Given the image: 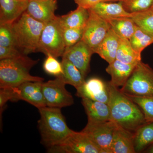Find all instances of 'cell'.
Here are the masks:
<instances>
[{
  "instance_id": "6da1fadb",
  "label": "cell",
  "mask_w": 153,
  "mask_h": 153,
  "mask_svg": "<svg viewBox=\"0 0 153 153\" xmlns=\"http://www.w3.org/2000/svg\"><path fill=\"white\" fill-rule=\"evenodd\" d=\"M109 93L108 105L111 120L117 126L134 133L146 123L144 115L140 108L118 88L107 82Z\"/></svg>"
},
{
  "instance_id": "7a4b0ae2",
  "label": "cell",
  "mask_w": 153,
  "mask_h": 153,
  "mask_svg": "<svg viewBox=\"0 0 153 153\" xmlns=\"http://www.w3.org/2000/svg\"><path fill=\"white\" fill-rule=\"evenodd\" d=\"M38 110L41 142L48 149L60 144L73 132L67 125L61 108L47 106Z\"/></svg>"
},
{
  "instance_id": "3957f363",
  "label": "cell",
  "mask_w": 153,
  "mask_h": 153,
  "mask_svg": "<svg viewBox=\"0 0 153 153\" xmlns=\"http://www.w3.org/2000/svg\"><path fill=\"white\" fill-rule=\"evenodd\" d=\"M39 60H33L27 55L1 60L0 88L16 87L30 81L43 82L44 78L30 74L31 68Z\"/></svg>"
},
{
  "instance_id": "277c9868",
  "label": "cell",
  "mask_w": 153,
  "mask_h": 153,
  "mask_svg": "<svg viewBox=\"0 0 153 153\" xmlns=\"http://www.w3.org/2000/svg\"><path fill=\"white\" fill-rule=\"evenodd\" d=\"M45 24L37 21L25 12L11 24L17 49L25 55L37 52Z\"/></svg>"
},
{
  "instance_id": "5b68a950",
  "label": "cell",
  "mask_w": 153,
  "mask_h": 153,
  "mask_svg": "<svg viewBox=\"0 0 153 153\" xmlns=\"http://www.w3.org/2000/svg\"><path fill=\"white\" fill-rule=\"evenodd\" d=\"M120 90L129 96L153 97V68L148 64L140 61Z\"/></svg>"
},
{
  "instance_id": "8992f818",
  "label": "cell",
  "mask_w": 153,
  "mask_h": 153,
  "mask_svg": "<svg viewBox=\"0 0 153 153\" xmlns=\"http://www.w3.org/2000/svg\"><path fill=\"white\" fill-rule=\"evenodd\" d=\"M66 49L63 28L59 16L45 24L40 38L37 52L56 58L62 57Z\"/></svg>"
},
{
  "instance_id": "52a82bcc",
  "label": "cell",
  "mask_w": 153,
  "mask_h": 153,
  "mask_svg": "<svg viewBox=\"0 0 153 153\" xmlns=\"http://www.w3.org/2000/svg\"><path fill=\"white\" fill-rule=\"evenodd\" d=\"M66 85L62 75L42 82V91L47 106L61 108L74 104V98L66 90Z\"/></svg>"
},
{
  "instance_id": "ba28073f",
  "label": "cell",
  "mask_w": 153,
  "mask_h": 153,
  "mask_svg": "<svg viewBox=\"0 0 153 153\" xmlns=\"http://www.w3.org/2000/svg\"><path fill=\"white\" fill-rule=\"evenodd\" d=\"M47 151L57 153H102L86 134L74 131L63 142L49 148Z\"/></svg>"
},
{
  "instance_id": "9c48e42d",
  "label": "cell",
  "mask_w": 153,
  "mask_h": 153,
  "mask_svg": "<svg viewBox=\"0 0 153 153\" xmlns=\"http://www.w3.org/2000/svg\"><path fill=\"white\" fill-rule=\"evenodd\" d=\"M117 125L111 120L102 122L88 121L81 131L88 136L101 150L102 153H111L114 134Z\"/></svg>"
},
{
  "instance_id": "30bf717a",
  "label": "cell",
  "mask_w": 153,
  "mask_h": 153,
  "mask_svg": "<svg viewBox=\"0 0 153 153\" xmlns=\"http://www.w3.org/2000/svg\"><path fill=\"white\" fill-rule=\"evenodd\" d=\"M89 16L83 30L82 40L94 51L106 36L111 27L108 22L88 10Z\"/></svg>"
},
{
  "instance_id": "8fae6325",
  "label": "cell",
  "mask_w": 153,
  "mask_h": 153,
  "mask_svg": "<svg viewBox=\"0 0 153 153\" xmlns=\"http://www.w3.org/2000/svg\"><path fill=\"white\" fill-rule=\"evenodd\" d=\"M93 54L91 48L81 40L74 46L66 49L62 57L74 64L85 78L90 70L91 59Z\"/></svg>"
},
{
  "instance_id": "7c38bea8",
  "label": "cell",
  "mask_w": 153,
  "mask_h": 153,
  "mask_svg": "<svg viewBox=\"0 0 153 153\" xmlns=\"http://www.w3.org/2000/svg\"><path fill=\"white\" fill-rule=\"evenodd\" d=\"M43 82L30 81L14 87V102L23 100L37 108L47 106L42 89Z\"/></svg>"
},
{
  "instance_id": "4fadbf2b",
  "label": "cell",
  "mask_w": 153,
  "mask_h": 153,
  "mask_svg": "<svg viewBox=\"0 0 153 153\" xmlns=\"http://www.w3.org/2000/svg\"><path fill=\"white\" fill-rule=\"evenodd\" d=\"M76 95L81 98L88 99L108 104L109 93L107 82L98 78H90L76 89Z\"/></svg>"
},
{
  "instance_id": "5bb4252c",
  "label": "cell",
  "mask_w": 153,
  "mask_h": 153,
  "mask_svg": "<svg viewBox=\"0 0 153 153\" xmlns=\"http://www.w3.org/2000/svg\"><path fill=\"white\" fill-rule=\"evenodd\" d=\"M57 0H30L26 12L33 19L46 24L57 17Z\"/></svg>"
},
{
  "instance_id": "9a60e30c",
  "label": "cell",
  "mask_w": 153,
  "mask_h": 153,
  "mask_svg": "<svg viewBox=\"0 0 153 153\" xmlns=\"http://www.w3.org/2000/svg\"><path fill=\"white\" fill-rule=\"evenodd\" d=\"M30 0H0V24H12L27 10Z\"/></svg>"
},
{
  "instance_id": "2e32d148",
  "label": "cell",
  "mask_w": 153,
  "mask_h": 153,
  "mask_svg": "<svg viewBox=\"0 0 153 153\" xmlns=\"http://www.w3.org/2000/svg\"><path fill=\"white\" fill-rule=\"evenodd\" d=\"M82 103L87 114L88 121L102 122L111 120L110 110L108 103L82 98Z\"/></svg>"
},
{
  "instance_id": "e0dca14e",
  "label": "cell",
  "mask_w": 153,
  "mask_h": 153,
  "mask_svg": "<svg viewBox=\"0 0 153 153\" xmlns=\"http://www.w3.org/2000/svg\"><path fill=\"white\" fill-rule=\"evenodd\" d=\"M136 65L126 64L116 59L108 64L105 69L111 77L109 82L115 87H123L129 78Z\"/></svg>"
},
{
  "instance_id": "ac0fdd59",
  "label": "cell",
  "mask_w": 153,
  "mask_h": 153,
  "mask_svg": "<svg viewBox=\"0 0 153 153\" xmlns=\"http://www.w3.org/2000/svg\"><path fill=\"white\" fill-rule=\"evenodd\" d=\"M134 139V133L117 126L111 144V153H136Z\"/></svg>"
},
{
  "instance_id": "d6986e66",
  "label": "cell",
  "mask_w": 153,
  "mask_h": 153,
  "mask_svg": "<svg viewBox=\"0 0 153 153\" xmlns=\"http://www.w3.org/2000/svg\"><path fill=\"white\" fill-rule=\"evenodd\" d=\"M120 38L111 29L108 30L105 38L94 51L108 64L116 59Z\"/></svg>"
},
{
  "instance_id": "ffe728a7",
  "label": "cell",
  "mask_w": 153,
  "mask_h": 153,
  "mask_svg": "<svg viewBox=\"0 0 153 153\" xmlns=\"http://www.w3.org/2000/svg\"><path fill=\"white\" fill-rule=\"evenodd\" d=\"M104 19L117 17H130L132 13H128L124 8L122 2L108 3L102 1L89 9Z\"/></svg>"
},
{
  "instance_id": "44dd1931",
  "label": "cell",
  "mask_w": 153,
  "mask_h": 153,
  "mask_svg": "<svg viewBox=\"0 0 153 153\" xmlns=\"http://www.w3.org/2000/svg\"><path fill=\"white\" fill-rule=\"evenodd\" d=\"M89 16L88 10L77 6L75 10L59 18L63 28L81 29L85 27Z\"/></svg>"
},
{
  "instance_id": "7402d4cb",
  "label": "cell",
  "mask_w": 153,
  "mask_h": 153,
  "mask_svg": "<svg viewBox=\"0 0 153 153\" xmlns=\"http://www.w3.org/2000/svg\"><path fill=\"white\" fill-rule=\"evenodd\" d=\"M105 20L120 38L129 40L135 31L136 25L130 17H117Z\"/></svg>"
},
{
  "instance_id": "603a6c76",
  "label": "cell",
  "mask_w": 153,
  "mask_h": 153,
  "mask_svg": "<svg viewBox=\"0 0 153 153\" xmlns=\"http://www.w3.org/2000/svg\"><path fill=\"white\" fill-rule=\"evenodd\" d=\"M134 147L136 153L144 151L153 144V122L146 123L134 133Z\"/></svg>"
},
{
  "instance_id": "cb8c5ba5",
  "label": "cell",
  "mask_w": 153,
  "mask_h": 153,
  "mask_svg": "<svg viewBox=\"0 0 153 153\" xmlns=\"http://www.w3.org/2000/svg\"><path fill=\"white\" fill-rule=\"evenodd\" d=\"M61 63L63 68L62 76L66 84L72 85L76 89L84 83L85 77L74 64L64 57H62Z\"/></svg>"
},
{
  "instance_id": "d4e9b609",
  "label": "cell",
  "mask_w": 153,
  "mask_h": 153,
  "mask_svg": "<svg viewBox=\"0 0 153 153\" xmlns=\"http://www.w3.org/2000/svg\"><path fill=\"white\" fill-rule=\"evenodd\" d=\"M116 59L123 63L135 65L142 61L141 55L134 50L129 40L120 38Z\"/></svg>"
},
{
  "instance_id": "484cf974",
  "label": "cell",
  "mask_w": 153,
  "mask_h": 153,
  "mask_svg": "<svg viewBox=\"0 0 153 153\" xmlns=\"http://www.w3.org/2000/svg\"><path fill=\"white\" fill-rule=\"evenodd\" d=\"M129 41L134 50L141 55L144 49L153 44V35L136 25L135 31Z\"/></svg>"
},
{
  "instance_id": "4316f807",
  "label": "cell",
  "mask_w": 153,
  "mask_h": 153,
  "mask_svg": "<svg viewBox=\"0 0 153 153\" xmlns=\"http://www.w3.org/2000/svg\"><path fill=\"white\" fill-rule=\"evenodd\" d=\"M132 13L131 18L135 24L153 35V9Z\"/></svg>"
},
{
  "instance_id": "83f0119b",
  "label": "cell",
  "mask_w": 153,
  "mask_h": 153,
  "mask_svg": "<svg viewBox=\"0 0 153 153\" xmlns=\"http://www.w3.org/2000/svg\"><path fill=\"white\" fill-rule=\"evenodd\" d=\"M128 96L141 109L146 122H153V97Z\"/></svg>"
},
{
  "instance_id": "f1b7e54d",
  "label": "cell",
  "mask_w": 153,
  "mask_h": 153,
  "mask_svg": "<svg viewBox=\"0 0 153 153\" xmlns=\"http://www.w3.org/2000/svg\"><path fill=\"white\" fill-rule=\"evenodd\" d=\"M122 3L127 12L135 13L151 8L153 4V0H125Z\"/></svg>"
},
{
  "instance_id": "f546056e",
  "label": "cell",
  "mask_w": 153,
  "mask_h": 153,
  "mask_svg": "<svg viewBox=\"0 0 153 153\" xmlns=\"http://www.w3.org/2000/svg\"><path fill=\"white\" fill-rule=\"evenodd\" d=\"M84 28H63V39L66 49L77 44L82 39Z\"/></svg>"
},
{
  "instance_id": "4dcf8cb0",
  "label": "cell",
  "mask_w": 153,
  "mask_h": 153,
  "mask_svg": "<svg viewBox=\"0 0 153 153\" xmlns=\"http://www.w3.org/2000/svg\"><path fill=\"white\" fill-rule=\"evenodd\" d=\"M43 69L47 74L58 76L63 74V68L61 63L57 58L52 55L46 56V58L43 63Z\"/></svg>"
},
{
  "instance_id": "1f68e13d",
  "label": "cell",
  "mask_w": 153,
  "mask_h": 153,
  "mask_svg": "<svg viewBox=\"0 0 153 153\" xmlns=\"http://www.w3.org/2000/svg\"><path fill=\"white\" fill-rule=\"evenodd\" d=\"M11 24L8 23L0 24V46L1 47L16 48L11 29Z\"/></svg>"
},
{
  "instance_id": "d6a6232c",
  "label": "cell",
  "mask_w": 153,
  "mask_h": 153,
  "mask_svg": "<svg viewBox=\"0 0 153 153\" xmlns=\"http://www.w3.org/2000/svg\"><path fill=\"white\" fill-rule=\"evenodd\" d=\"M15 98V93L13 88H1L0 90V117L1 120V115L4 109L5 105L10 100L13 101Z\"/></svg>"
},
{
  "instance_id": "836d02e7",
  "label": "cell",
  "mask_w": 153,
  "mask_h": 153,
  "mask_svg": "<svg viewBox=\"0 0 153 153\" xmlns=\"http://www.w3.org/2000/svg\"><path fill=\"white\" fill-rule=\"evenodd\" d=\"M25 55L16 47L0 46V60L15 58Z\"/></svg>"
},
{
  "instance_id": "e575fe53",
  "label": "cell",
  "mask_w": 153,
  "mask_h": 153,
  "mask_svg": "<svg viewBox=\"0 0 153 153\" xmlns=\"http://www.w3.org/2000/svg\"><path fill=\"white\" fill-rule=\"evenodd\" d=\"M77 6L82 7L84 8L89 10L92 8L96 5L104 0H74Z\"/></svg>"
},
{
  "instance_id": "d590c367",
  "label": "cell",
  "mask_w": 153,
  "mask_h": 153,
  "mask_svg": "<svg viewBox=\"0 0 153 153\" xmlns=\"http://www.w3.org/2000/svg\"><path fill=\"white\" fill-rule=\"evenodd\" d=\"M146 152L149 153H153V144L150 146L146 150Z\"/></svg>"
},
{
  "instance_id": "8d00e7d4",
  "label": "cell",
  "mask_w": 153,
  "mask_h": 153,
  "mask_svg": "<svg viewBox=\"0 0 153 153\" xmlns=\"http://www.w3.org/2000/svg\"><path fill=\"white\" fill-rule=\"evenodd\" d=\"M125 0H104L105 2L118 1L122 2Z\"/></svg>"
},
{
  "instance_id": "74e56055",
  "label": "cell",
  "mask_w": 153,
  "mask_h": 153,
  "mask_svg": "<svg viewBox=\"0 0 153 153\" xmlns=\"http://www.w3.org/2000/svg\"><path fill=\"white\" fill-rule=\"evenodd\" d=\"M152 8L153 9V4L152 6Z\"/></svg>"
}]
</instances>
